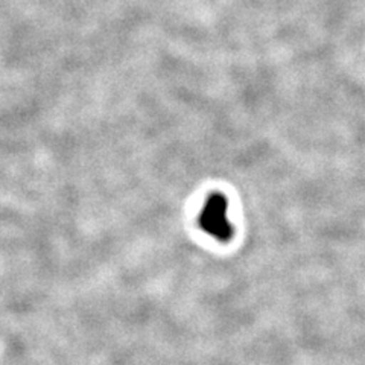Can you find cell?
Listing matches in <instances>:
<instances>
[{
  "instance_id": "obj_1",
  "label": "cell",
  "mask_w": 365,
  "mask_h": 365,
  "mask_svg": "<svg viewBox=\"0 0 365 365\" xmlns=\"http://www.w3.org/2000/svg\"><path fill=\"white\" fill-rule=\"evenodd\" d=\"M228 202L222 193H212L205 198L200 213V227L218 242L232 241L235 235L233 224L228 221Z\"/></svg>"
}]
</instances>
